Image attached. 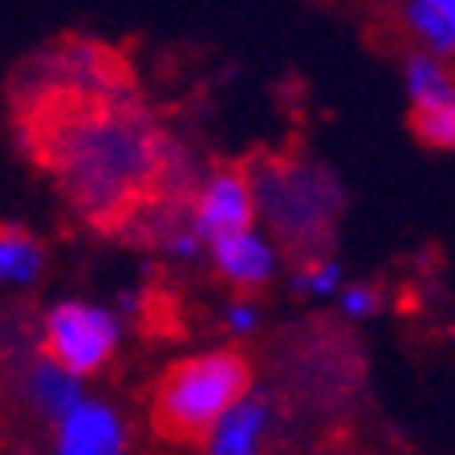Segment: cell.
Instances as JSON below:
<instances>
[{"label":"cell","mask_w":455,"mask_h":455,"mask_svg":"<svg viewBox=\"0 0 455 455\" xmlns=\"http://www.w3.org/2000/svg\"><path fill=\"white\" fill-rule=\"evenodd\" d=\"M244 395H252V362L236 346L188 354L155 382L151 431L175 447H199Z\"/></svg>","instance_id":"3"},{"label":"cell","mask_w":455,"mask_h":455,"mask_svg":"<svg viewBox=\"0 0 455 455\" xmlns=\"http://www.w3.org/2000/svg\"><path fill=\"white\" fill-rule=\"evenodd\" d=\"M12 110L28 159L57 183L66 208L98 232L126 236L147 204L191 196L199 183L196 163L142 106L134 82L106 90L12 82Z\"/></svg>","instance_id":"1"},{"label":"cell","mask_w":455,"mask_h":455,"mask_svg":"<svg viewBox=\"0 0 455 455\" xmlns=\"http://www.w3.org/2000/svg\"><path fill=\"white\" fill-rule=\"evenodd\" d=\"M208 265L228 289L252 297L256 289H268V284L281 276L284 268V252L265 228H244V232H232V236H220L208 244Z\"/></svg>","instance_id":"7"},{"label":"cell","mask_w":455,"mask_h":455,"mask_svg":"<svg viewBox=\"0 0 455 455\" xmlns=\"http://www.w3.org/2000/svg\"><path fill=\"white\" fill-rule=\"evenodd\" d=\"M123 341V322L118 313L94 301H61L45 313L41 325V354L53 366H61L74 379H94L102 366L118 354Z\"/></svg>","instance_id":"4"},{"label":"cell","mask_w":455,"mask_h":455,"mask_svg":"<svg viewBox=\"0 0 455 455\" xmlns=\"http://www.w3.org/2000/svg\"><path fill=\"white\" fill-rule=\"evenodd\" d=\"M382 289L374 281H346L341 284V293L333 297V313H338L341 322H350V325H366L374 322L382 313Z\"/></svg>","instance_id":"14"},{"label":"cell","mask_w":455,"mask_h":455,"mask_svg":"<svg viewBox=\"0 0 455 455\" xmlns=\"http://www.w3.org/2000/svg\"><path fill=\"white\" fill-rule=\"evenodd\" d=\"M45 252L20 224H0V284H28L41 276Z\"/></svg>","instance_id":"12"},{"label":"cell","mask_w":455,"mask_h":455,"mask_svg":"<svg viewBox=\"0 0 455 455\" xmlns=\"http://www.w3.org/2000/svg\"><path fill=\"white\" fill-rule=\"evenodd\" d=\"M276 427V407L273 398L252 390L228 411L216 427H212L199 451L204 455H268V439Z\"/></svg>","instance_id":"8"},{"label":"cell","mask_w":455,"mask_h":455,"mask_svg":"<svg viewBox=\"0 0 455 455\" xmlns=\"http://www.w3.org/2000/svg\"><path fill=\"white\" fill-rule=\"evenodd\" d=\"M395 25L411 53H427L455 66V0H398Z\"/></svg>","instance_id":"10"},{"label":"cell","mask_w":455,"mask_h":455,"mask_svg":"<svg viewBox=\"0 0 455 455\" xmlns=\"http://www.w3.org/2000/svg\"><path fill=\"white\" fill-rule=\"evenodd\" d=\"M188 216L196 236L204 240V248L220 236L256 228V191L248 180V167H212L199 175V183L191 188Z\"/></svg>","instance_id":"6"},{"label":"cell","mask_w":455,"mask_h":455,"mask_svg":"<svg viewBox=\"0 0 455 455\" xmlns=\"http://www.w3.org/2000/svg\"><path fill=\"white\" fill-rule=\"evenodd\" d=\"M346 281H350V276H346V265H341L333 252L297 260L293 273H289V284H293L297 297H305V301H322V305H333V297L341 293V284Z\"/></svg>","instance_id":"13"},{"label":"cell","mask_w":455,"mask_h":455,"mask_svg":"<svg viewBox=\"0 0 455 455\" xmlns=\"http://www.w3.org/2000/svg\"><path fill=\"white\" fill-rule=\"evenodd\" d=\"M403 94H407L415 139L431 151L455 155V66L407 49V57H403Z\"/></svg>","instance_id":"5"},{"label":"cell","mask_w":455,"mask_h":455,"mask_svg":"<svg viewBox=\"0 0 455 455\" xmlns=\"http://www.w3.org/2000/svg\"><path fill=\"white\" fill-rule=\"evenodd\" d=\"M57 455H126V423L110 403L85 398L57 423Z\"/></svg>","instance_id":"9"},{"label":"cell","mask_w":455,"mask_h":455,"mask_svg":"<svg viewBox=\"0 0 455 455\" xmlns=\"http://www.w3.org/2000/svg\"><path fill=\"white\" fill-rule=\"evenodd\" d=\"M256 191V224L281 244L284 260L325 256L338 236L346 188L338 171L309 155H260L248 163Z\"/></svg>","instance_id":"2"},{"label":"cell","mask_w":455,"mask_h":455,"mask_svg":"<svg viewBox=\"0 0 455 455\" xmlns=\"http://www.w3.org/2000/svg\"><path fill=\"white\" fill-rule=\"evenodd\" d=\"M224 330L232 333V338H252V333L260 330V305L248 293H236L224 305Z\"/></svg>","instance_id":"15"},{"label":"cell","mask_w":455,"mask_h":455,"mask_svg":"<svg viewBox=\"0 0 455 455\" xmlns=\"http://www.w3.org/2000/svg\"><path fill=\"white\" fill-rule=\"evenodd\" d=\"M28 395H33V403H37L41 415H49L53 423H61V419H66L77 403H85L82 379L66 374V370L53 366L49 358H41L37 366L28 370Z\"/></svg>","instance_id":"11"}]
</instances>
